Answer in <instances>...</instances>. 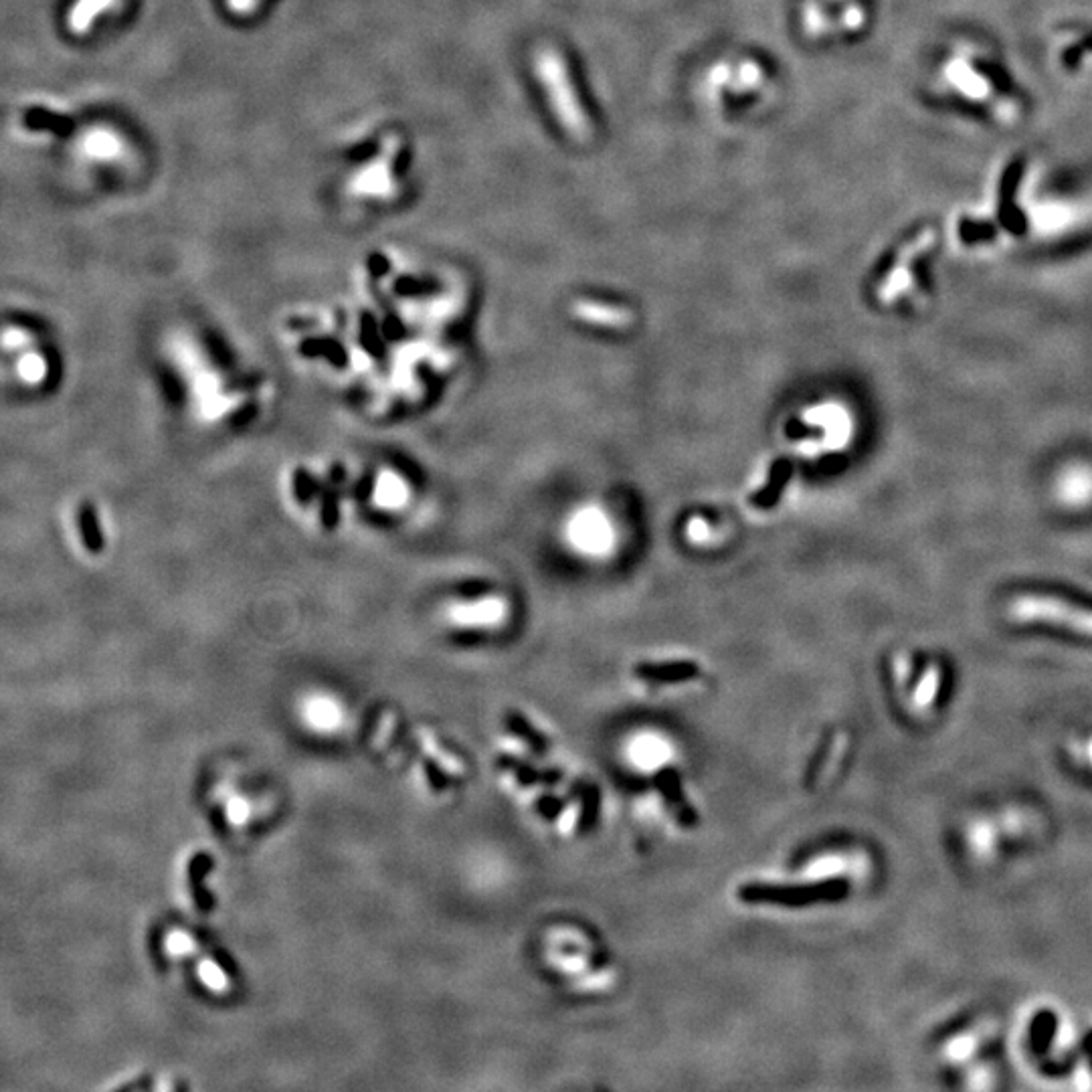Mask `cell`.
Wrapping results in <instances>:
<instances>
[{"mask_svg": "<svg viewBox=\"0 0 1092 1092\" xmlns=\"http://www.w3.org/2000/svg\"><path fill=\"white\" fill-rule=\"evenodd\" d=\"M945 85L967 106L979 108L995 120L1012 122L1022 106L1010 75L995 59L977 51H959L943 67Z\"/></svg>", "mask_w": 1092, "mask_h": 1092, "instance_id": "obj_1", "label": "cell"}, {"mask_svg": "<svg viewBox=\"0 0 1092 1092\" xmlns=\"http://www.w3.org/2000/svg\"><path fill=\"white\" fill-rule=\"evenodd\" d=\"M534 73L540 85H544V94L549 98L561 128L573 136V140H589V136H593V122L583 108L565 55L551 45L540 47L534 55Z\"/></svg>", "mask_w": 1092, "mask_h": 1092, "instance_id": "obj_2", "label": "cell"}, {"mask_svg": "<svg viewBox=\"0 0 1092 1092\" xmlns=\"http://www.w3.org/2000/svg\"><path fill=\"white\" fill-rule=\"evenodd\" d=\"M850 892V886L842 878H830L813 884L797 886H773V884H749L739 890L745 902L755 904H779V906H807L815 902H836Z\"/></svg>", "mask_w": 1092, "mask_h": 1092, "instance_id": "obj_3", "label": "cell"}, {"mask_svg": "<svg viewBox=\"0 0 1092 1092\" xmlns=\"http://www.w3.org/2000/svg\"><path fill=\"white\" fill-rule=\"evenodd\" d=\"M1010 615L1018 621H1046L1092 637V611L1074 607L1046 595H1020L1010 603Z\"/></svg>", "mask_w": 1092, "mask_h": 1092, "instance_id": "obj_4", "label": "cell"}, {"mask_svg": "<svg viewBox=\"0 0 1092 1092\" xmlns=\"http://www.w3.org/2000/svg\"><path fill=\"white\" fill-rule=\"evenodd\" d=\"M937 233L933 229H925L910 239L900 251L898 257L884 278L878 298L882 304H892L894 298L904 294L910 286H913V273H910V265H913L923 253H927L935 245Z\"/></svg>", "mask_w": 1092, "mask_h": 1092, "instance_id": "obj_5", "label": "cell"}, {"mask_svg": "<svg viewBox=\"0 0 1092 1092\" xmlns=\"http://www.w3.org/2000/svg\"><path fill=\"white\" fill-rule=\"evenodd\" d=\"M1024 172H1026L1024 162L1020 158L1012 160L1004 168V174H1001L999 187H997V217L1001 225H1006L1010 231H1016V233H1020L1026 225V219L1020 207V187L1024 180Z\"/></svg>", "mask_w": 1092, "mask_h": 1092, "instance_id": "obj_6", "label": "cell"}, {"mask_svg": "<svg viewBox=\"0 0 1092 1092\" xmlns=\"http://www.w3.org/2000/svg\"><path fill=\"white\" fill-rule=\"evenodd\" d=\"M575 318L595 324V326H607V328H627L633 322V314L627 308L609 306V304H597L579 300L573 304Z\"/></svg>", "mask_w": 1092, "mask_h": 1092, "instance_id": "obj_7", "label": "cell"}, {"mask_svg": "<svg viewBox=\"0 0 1092 1092\" xmlns=\"http://www.w3.org/2000/svg\"><path fill=\"white\" fill-rule=\"evenodd\" d=\"M658 789L660 793L664 795V799L668 801V805L676 811L678 819L684 824V826H694L698 819H696V811L692 809V805L686 801L684 797V789H682V781H680V775L674 771V769H666L658 775Z\"/></svg>", "mask_w": 1092, "mask_h": 1092, "instance_id": "obj_8", "label": "cell"}, {"mask_svg": "<svg viewBox=\"0 0 1092 1092\" xmlns=\"http://www.w3.org/2000/svg\"><path fill=\"white\" fill-rule=\"evenodd\" d=\"M791 476H793V464L789 460H785V458H779L769 470L767 484L759 492H755L751 496V504L755 508H759V510L773 508L779 502L781 492L789 484Z\"/></svg>", "mask_w": 1092, "mask_h": 1092, "instance_id": "obj_9", "label": "cell"}, {"mask_svg": "<svg viewBox=\"0 0 1092 1092\" xmlns=\"http://www.w3.org/2000/svg\"><path fill=\"white\" fill-rule=\"evenodd\" d=\"M700 668L694 662H660V664H640L635 666V676H640L650 682L660 684H672V682H684L694 676H698Z\"/></svg>", "mask_w": 1092, "mask_h": 1092, "instance_id": "obj_10", "label": "cell"}, {"mask_svg": "<svg viewBox=\"0 0 1092 1092\" xmlns=\"http://www.w3.org/2000/svg\"><path fill=\"white\" fill-rule=\"evenodd\" d=\"M304 718L306 724L312 726L318 733H330L342 724V708L324 696L310 698L304 706Z\"/></svg>", "mask_w": 1092, "mask_h": 1092, "instance_id": "obj_11", "label": "cell"}, {"mask_svg": "<svg viewBox=\"0 0 1092 1092\" xmlns=\"http://www.w3.org/2000/svg\"><path fill=\"white\" fill-rule=\"evenodd\" d=\"M629 755L635 765H640L644 769H654V767H660L670 757V749L666 741H662L660 737L644 735V737H637L631 743Z\"/></svg>", "mask_w": 1092, "mask_h": 1092, "instance_id": "obj_12", "label": "cell"}, {"mask_svg": "<svg viewBox=\"0 0 1092 1092\" xmlns=\"http://www.w3.org/2000/svg\"><path fill=\"white\" fill-rule=\"evenodd\" d=\"M1060 61L1068 71H1080L1092 65V31L1072 35L1060 49Z\"/></svg>", "mask_w": 1092, "mask_h": 1092, "instance_id": "obj_13", "label": "cell"}, {"mask_svg": "<svg viewBox=\"0 0 1092 1092\" xmlns=\"http://www.w3.org/2000/svg\"><path fill=\"white\" fill-rule=\"evenodd\" d=\"M939 686H941V670L937 666H929L923 680L919 682V690L915 694L917 708L933 706V702H935V698L939 694Z\"/></svg>", "mask_w": 1092, "mask_h": 1092, "instance_id": "obj_14", "label": "cell"}, {"mask_svg": "<svg viewBox=\"0 0 1092 1092\" xmlns=\"http://www.w3.org/2000/svg\"><path fill=\"white\" fill-rule=\"evenodd\" d=\"M979 1040H981L979 1032H965V1034H959V1036H955V1038L945 1046V1056H947L951 1062H963L965 1058H969V1056L975 1052Z\"/></svg>", "mask_w": 1092, "mask_h": 1092, "instance_id": "obj_15", "label": "cell"}, {"mask_svg": "<svg viewBox=\"0 0 1092 1092\" xmlns=\"http://www.w3.org/2000/svg\"><path fill=\"white\" fill-rule=\"evenodd\" d=\"M502 615V605L496 603V601H488L484 605H472V609H460L458 611V617L460 619H466V621H472V623H486V621H496L498 617Z\"/></svg>", "mask_w": 1092, "mask_h": 1092, "instance_id": "obj_16", "label": "cell"}, {"mask_svg": "<svg viewBox=\"0 0 1092 1092\" xmlns=\"http://www.w3.org/2000/svg\"><path fill=\"white\" fill-rule=\"evenodd\" d=\"M969 842L973 846V850L983 856V854H989L991 846H993V828L991 824L987 822H975L969 830Z\"/></svg>", "mask_w": 1092, "mask_h": 1092, "instance_id": "obj_17", "label": "cell"}, {"mask_svg": "<svg viewBox=\"0 0 1092 1092\" xmlns=\"http://www.w3.org/2000/svg\"><path fill=\"white\" fill-rule=\"evenodd\" d=\"M164 949L168 955L172 957H182V955H189L195 951V941L191 935L182 933V931H172L166 935L164 939Z\"/></svg>", "mask_w": 1092, "mask_h": 1092, "instance_id": "obj_18", "label": "cell"}, {"mask_svg": "<svg viewBox=\"0 0 1092 1092\" xmlns=\"http://www.w3.org/2000/svg\"><path fill=\"white\" fill-rule=\"evenodd\" d=\"M199 975H201V981L213 991H223L227 987V977L223 969L215 965L213 961H203L199 965Z\"/></svg>", "mask_w": 1092, "mask_h": 1092, "instance_id": "obj_19", "label": "cell"}, {"mask_svg": "<svg viewBox=\"0 0 1092 1092\" xmlns=\"http://www.w3.org/2000/svg\"><path fill=\"white\" fill-rule=\"evenodd\" d=\"M512 728H514V731H516V733H520V735H522V737H524V739H526V741H528V743H530V745H532L534 749H538V751H540V749H544V747H546L544 739H542V737H540L538 733H534V731H532V728H530V726H528V724H526V722H524L522 718H512Z\"/></svg>", "mask_w": 1092, "mask_h": 1092, "instance_id": "obj_20", "label": "cell"}, {"mask_svg": "<svg viewBox=\"0 0 1092 1092\" xmlns=\"http://www.w3.org/2000/svg\"><path fill=\"white\" fill-rule=\"evenodd\" d=\"M229 817L233 824H245L249 817V805L243 799H233L229 803Z\"/></svg>", "mask_w": 1092, "mask_h": 1092, "instance_id": "obj_21", "label": "cell"}, {"mask_svg": "<svg viewBox=\"0 0 1092 1092\" xmlns=\"http://www.w3.org/2000/svg\"><path fill=\"white\" fill-rule=\"evenodd\" d=\"M1088 755H1090V761H1092V745H1090V749H1088Z\"/></svg>", "mask_w": 1092, "mask_h": 1092, "instance_id": "obj_22", "label": "cell"}]
</instances>
